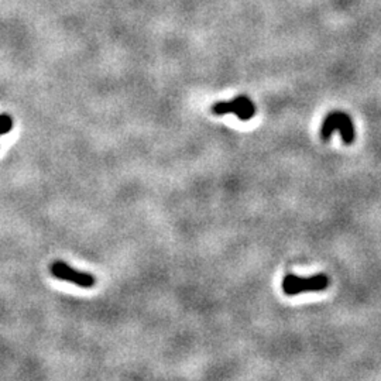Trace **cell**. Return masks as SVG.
Wrapping results in <instances>:
<instances>
[{"instance_id": "1", "label": "cell", "mask_w": 381, "mask_h": 381, "mask_svg": "<svg viewBox=\"0 0 381 381\" xmlns=\"http://www.w3.org/2000/svg\"><path fill=\"white\" fill-rule=\"evenodd\" d=\"M339 130L342 134V140L345 144L350 146L355 141V126L352 118L343 112H332L325 118L322 127H320V137L322 140H329L332 133Z\"/></svg>"}, {"instance_id": "2", "label": "cell", "mask_w": 381, "mask_h": 381, "mask_svg": "<svg viewBox=\"0 0 381 381\" xmlns=\"http://www.w3.org/2000/svg\"><path fill=\"white\" fill-rule=\"evenodd\" d=\"M329 287V277L316 274L312 277H298L288 274L283 280V291L286 295H298L309 291H322Z\"/></svg>"}, {"instance_id": "3", "label": "cell", "mask_w": 381, "mask_h": 381, "mask_svg": "<svg viewBox=\"0 0 381 381\" xmlns=\"http://www.w3.org/2000/svg\"><path fill=\"white\" fill-rule=\"evenodd\" d=\"M212 112L215 115H228L233 114L240 120L247 122L256 115V106L247 96H238L231 102H217L212 106Z\"/></svg>"}, {"instance_id": "4", "label": "cell", "mask_w": 381, "mask_h": 381, "mask_svg": "<svg viewBox=\"0 0 381 381\" xmlns=\"http://www.w3.org/2000/svg\"><path fill=\"white\" fill-rule=\"evenodd\" d=\"M51 274L63 281H68V283H72V284H75L78 287H84V288L93 287L95 281H96L92 274L81 273V271L74 270L71 265H68L63 261H57L51 265Z\"/></svg>"}, {"instance_id": "5", "label": "cell", "mask_w": 381, "mask_h": 381, "mask_svg": "<svg viewBox=\"0 0 381 381\" xmlns=\"http://www.w3.org/2000/svg\"><path fill=\"white\" fill-rule=\"evenodd\" d=\"M13 129V119L9 115H0V136L8 134Z\"/></svg>"}]
</instances>
